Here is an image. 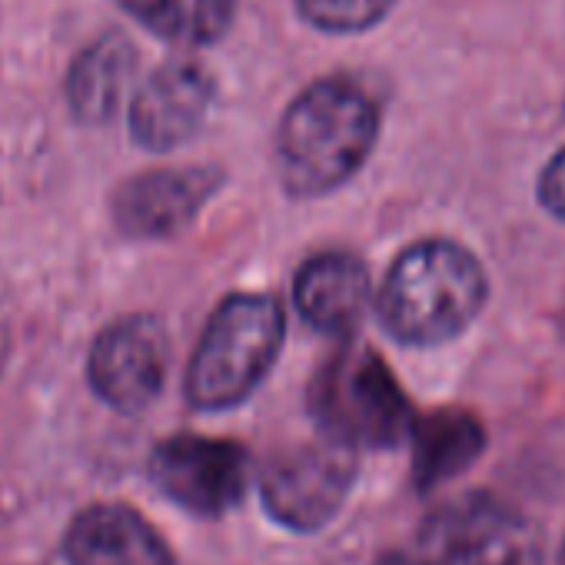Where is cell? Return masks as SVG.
I'll list each match as a JSON object with an SVG mask.
<instances>
[{"instance_id": "13", "label": "cell", "mask_w": 565, "mask_h": 565, "mask_svg": "<svg viewBox=\"0 0 565 565\" xmlns=\"http://www.w3.org/2000/svg\"><path fill=\"white\" fill-rule=\"evenodd\" d=\"M137 71L134 44L110 31L77 54L67 71V104L77 120L104 124L117 114Z\"/></svg>"}, {"instance_id": "17", "label": "cell", "mask_w": 565, "mask_h": 565, "mask_svg": "<svg viewBox=\"0 0 565 565\" xmlns=\"http://www.w3.org/2000/svg\"><path fill=\"white\" fill-rule=\"evenodd\" d=\"M539 203L565 223V150H558L539 177Z\"/></svg>"}, {"instance_id": "3", "label": "cell", "mask_w": 565, "mask_h": 565, "mask_svg": "<svg viewBox=\"0 0 565 565\" xmlns=\"http://www.w3.org/2000/svg\"><path fill=\"white\" fill-rule=\"evenodd\" d=\"M287 340V313L266 294L226 297L186 366V403L203 413H223L246 403L269 376Z\"/></svg>"}, {"instance_id": "7", "label": "cell", "mask_w": 565, "mask_h": 565, "mask_svg": "<svg viewBox=\"0 0 565 565\" xmlns=\"http://www.w3.org/2000/svg\"><path fill=\"white\" fill-rule=\"evenodd\" d=\"M157 489L183 512L220 519L233 512L249 486V459L230 439L170 436L150 456Z\"/></svg>"}, {"instance_id": "1", "label": "cell", "mask_w": 565, "mask_h": 565, "mask_svg": "<svg viewBox=\"0 0 565 565\" xmlns=\"http://www.w3.org/2000/svg\"><path fill=\"white\" fill-rule=\"evenodd\" d=\"M489 279L476 253L452 239H419L403 249L376 290L383 330L413 350L446 347L482 313Z\"/></svg>"}, {"instance_id": "12", "label": "cell", "mask_w": 565, "mask_h": 565, "mask_svg": "<svg viewBox=\"0 0 565 565\" xmlns=\"http://www.w3.org/2000/svg\"><path fill=\"white\" fill-rule=\"evenodd\" d=\"M71 565H173L160 532L130 505H90L64 542Z\"/></svg>"}, {"instance_id": "18", "label": "cell", "mask_w": 565, "mask_h": 565, "mask_svg": "<svg viewBox=\"0 0 565 565\" xmlns=\"http://www.w3.org/2000/svg\"><path fill=\"white\" fill-rule=\"evenodd\" d=\"M376 565H419V562H416V558H406V555H396V552H393V555H383Z\"/></svg>"}, {"instance_id": "2", "label": "cell", "mask_w": 565, "mask_h": 565, "mask_svg": "<svg viewBox=\"0 0 565 565\" xmlns=\"http://www.w3.org/2000/svg\"><path fill=\"white\" fill-rule=\"evenodd\" d=\"M380 134L376 104L343 77L307 87L276 137L279 180L294 196H323L343 186L370 157Z\"/></svg>"}, {"instance_id": "11", "label": "cell", "mask_w": 565, "mask_h": 565, "mask_svg": "<svg viewBox=\"0 0 565 565\" xmlns=\"http://www.w3.org/2000/svg\"><path fill=\"white\" fill-rule=\"evenodd\" d=\"M294 307L313 330L327 337H350L363 317L376 310L373 276L353 253H317L294 276Z\"/></svg>"}, {"instance_id": "5", "label": "cell", "mask_w": 565, "mask_h": 565, "mask_svg": "<svg viewBox=\"0 0 565 565\" xmlns=\"http://www.w3.org/2000/svg\"><path fill=\"white\" fill-rule=\"evenodd\" d=\"M416 552L419 565H542V532L519 509L469 492L423 519Z\"/></svg>"}, {"instance_id": "15", "label": "cell", "mask_w": 565, "mask_h": 565, "mask_svg": "<svg viewBox=\"0 0 565 565\" xmlns=\"http://www.w3.org/2000/svg\"><path fill=\"white\" fill-rule=\"evenodd\" d=\"M147 31L170 44H213L233 21V0H117Z\"/></svg>"}, {"instance_id": "10", "label": "cell", "mask_w": 565, "mask_h": 565, "mask_svg": "<svg viewBox=\"0 0 565 565\" xmlns=\"http://www.w3.org/2000/svg\"><path fill=\"white\" fill-rule=\"evenodd\" d=\"M220 170L183 167L150 170L127 180L114 196V220L134 239H163L193 223L206 200L220 190Z\"/></svg>"}, {"instance_id": "16", "label": "cell", "mask_w": 565, "mask_h": 565, "mask_svg": "<svg viewBox=\"0 0 565 565\" xmlns=\"http://www.w3.org/2000/svg\"><path fill=\"white\" fill-rule=\"evenodd\" d=\"M393 8V0H300V11L310 24L333 31V34H353L366 31Z\"/></svg>"}, {"instance_id": "8", "label": "cell", "mask_w": 565, "mask_h": 565, "mask_svg": "<svg viewBox=\"0 0 565 565\" xmlns=\"http://www.w3.org/2000/svg\"><path fill=\"white\" fill-rule=\"evenodd\" d=\"M170 343L157 320L130 317L107 327L90 350V383L117 413H143L163 390Z\"/></svg>"}, {"instance_id": "4", "label": "cell", "mask_w": 565, "mask_h": 565, "mask_svg": "<svg viewBox=\"0 0 565 565\" xmlns=\"http://www.w3.org/2000/svg\"><path fill=\"white\" fill-rule=\"evenodd\" d=\"M320 436L350 449H396L409 439L416 413L386 360L370 347L337 350L310 386Z\"/></svg>"}, {"instance_id": "19", "label": "cell", "mask_w": 565, "mask_h": 565, "mask_svg": "<svg viewBox=\"0 0 565 565\" xmlns=\"http://www.w3.org/2000/svg\"><path fill=\"white\" fill-rule=\"evenodd\" d=\"M558 565H565V539H562V552H558Z\"/></svg>"}, {"instance_id": "14", "label": "cell", "mask_w": 565, "mask_h": 565, "mask_svg": "<svg viewBox=\"0 0 565 565\" xmlns=\"http://www.w3.org/2000/svg\"><path fill=\"white\" fill-rule=\"evenodd\" d=\"M413 479L419 489H433L459 472H466L486 449L482 423L456 406L416 416L413 433Z\"/></svg>"}, {"instance_id": "6", "label": "cell", "mask_w": 565, "mask_h": 565, "mask_svg": "<svg viewBox=\"0 0 565 565\" xmlns=\"http://www.w3.org/2000/svg\"><path fill=\"white\" fill-rule=\"evenodd\" d=\"M259 502L287 532H320L330 525L356 482V449L337 439L297 443L276 452L259 472Z\"/></svg>"}, {"instance_id": "9", "label": "cell", "mask_w": 565, "mask_h": 565, "mask_svg": "<svg viewBox=\"0 0 565 565\" xmlns=\"http://www.w3.org/2000/svg\"><path fill=\"white\" fill-rule=\"evenodd\" d=\"M213 107V81L190 61L157 67L130 104V134L147 150H173L196 137Z\"/></svg>"}]
</instances>
